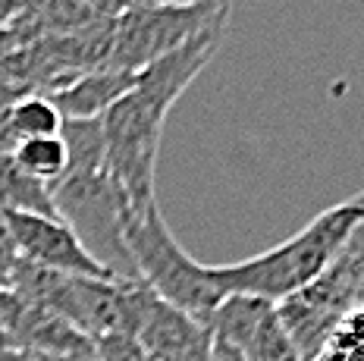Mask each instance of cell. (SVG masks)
Returning <instances> with one entry per match:
<instances>
[{"mask_svg": "<svg viewBox=\"0 0 364 361\" xmlns=\"http://www.w3.org/2000/svg\"><path fill=\"white\" fill-rule=\"evenodd\" d=\"M123 242L129 261L135 267V276L154 292L161 302L179 308L192 320L208 327L210 314L226 298L214 280V267L195 261L173 230L166 227L161 208L148 205L139 214H129L123 223Z\"/></svg>", "mask_w": 364, "mask_h": 361, "instance_id": "7a4b0ae2", "label": "cell"}, {"mask_svg": "<svg viewBox=\"0 0 364 361\" xmlns=\"http://www.w3.org/2000/svg\"><path fill=\"white\" fill-rule=\"evenodd\" d=\"M63 114L48 95H26L6 110L4 126H0V145L13 148L26 139H50L60 135Z\"/></svg>", "mask_w": 364, "mask_h": 361, "instance_id": "7c38bea8", "label": "cell"}, {"mask_svg": "<svg viewBox=\"0 0 364 361\" xmlns=\"http://www.w3.org/2000/svg\"><path fill=\"white\" fill-rule=\"evenodd\" d=\"M0 361H19L16 349H0Z\"/></svg>", "mask_w": 364, "mask_h": 361, "instance_id": "7402d4cb", "label": "cell"}, {"mask_svg": "<svg viewBox=\"0 0 364 361\" xmlns=\"http://www.w3.org/2000/svg\"><path fill=\"white\" fill-rule=\"evenodd\" d=\"M364 308V220L355 223L346 245L330 261L317 280L301 286L299 292L279 298L277 314L286 333L295 343L299 355L311 361L327 343L330 330L346 318L348 311Z\"/></svg>", "mask_w": 364, "mask_h": 361, "instance_id": "3957f363", "label": "cell"}, {"mask_svg": "<svg viewBox=\"0 0 364 361\" xmlns=\"http://www.w3.org/2000/svg\"><path fill=\"white\" fill-rule=\"evenodd\" d=\"M6 227L16 248V258L26 264L57 270V274L95 276V280H117L91 252L79 242V236L66 227L60 217H38V214H6Z\"/></svg>", "mask_w": 364, "mask_h": 361, "instance_id": "52a82bcc", "label": "cell"}, {"mask_svg": "<svg viewBox=\"0 0 364 361\" xmlns=\"http://www.w3.org/2000/svg\"><path fill=\"white\" fill-rule=\"evenodd\" d=\"M232 0H204L195 6H166V4H132L113 22V48L104 70L139 72L164 54L176 50L192 35L217 22H230Z\"/></svg>", "mask_w": 364, "mask_h": 361, "instance_id": "8992f818", "label": "cell"}, {"mask_svg": "<svg viewBox=\"0 0 364 361\" xmlns=\"http://www.w3.org/2000/svg\"><path fill=\"white\" fill-rule=\"evenodd\" d=\"M50 195H54L57 217L79 236L91 258H97L123 280H139L123 242V223L132 208L107 170L63 173V179L50 185Z\"/></svg>", "mask_w": 364, "mask_h": 361, "instance_id": "277c9868", "label": "cell"}, {"mask_svg": "<svg viewBox=\"0 0 364 361\" xmlns=\"http://www.w3.org/2000/svg\"><path fill=\"white\" fill-rule=\"evenodd\" d=\"M226 26H230V22H217V26L204 28V32L192 35L186 44H179L176 50H170V54H164L161 60L148 63L145 70H139L135 72L132 92L170 114V107L179 101V95L186 92V88L201 76L204 66L214 60L220 44H223Z\"/></svg>", "mask_w": 364, "mask_h": 361, "instance_id": "ba28073f", "label": "cell"}, {"mask_svg": "<svg viewBox=\"0 0 364 361\" xmlns=\"http://www.w3.org/2000/svg\"><path fill=\"white\" fill-rule=\"evenodd\" d=\"M311 361H364V308L348 311Z\"/></svg>", "mask_w": 364, "mask_h": 361, "instance_id": "9a60e30c", "label": "cell"}, {"mask_svg": "<svg viewBox=\"0 0 364 361\" xmlns=\"http://www.w3.org/2000/svg\"><path fill=\"white\" fill-rule=\"evenodd\" d=\"M0 210L4 214H38L57 217L50 185L38 183L28 173H22L10 157V148L0 145Z\"/></svg>", "mask_w": 364, "mask_h": 361, "instance_id": "8fae6325", "label": "cell"}, {"mask_svg": "<svg viewBox=\"0 0 364 361\" xmlns=\"http://www.w3.org/2000/svg\"><path fill=\"white\" fill-rule=\"evenodd\" d=\"M104 123V167L123 189L132 214L157 201V161L166 110L141 95L129 92L101 117Z\"/></svg>", "mask_w": 364, "mask_h": 361, "instance_id": "5b68a950", "label": "cell"}, {"mask_svg": "<svg viewBox=\"0 0 364 361\" xmlns=\"http://www.w3.org/2000/svg\"><path fill=\"white\" fill-rule=\"evenodd\" d=\"M214 361H245V358H242L236 349H230L226 343L214 340Z\"/></svg>", "mask_w": 364, "mask_h": 361, "instance_id": "ffe728a7", "label": "cell"}, {"mask_svg": "<svg viewBox=\"0 0 364 361\" xmlns=\"http://www.w3.org/2000/svg\"><path fill=\"white\" fill-rule=\"evenodd\" d=\"M358 220H364V189L321 210L286 242L236 264L214 267V280L226 296L239 292V296H257L277 305L279 298L299 292L330 267V261L339 254Z\"/></svg>", "mask_w": 364, "mask_h": 361, "instance_id": "6da1fadb", "label": "cell"}, {"mask_svg": "<svg viewBox=\"0 0 364 361\" xmlns=\"http://www.w3.org/2000/svg\"><path fill=\"white\" fill-rule=\"evenodd\" d=\"M135 85V72L119 70H91L73 79L70 85L48 95L57 104L63 119H95L104 117L119 97H126Z\"/></svg>", "mask_w": 364, "mask_h": 361, "instance_id": "30bf717a", "label": "cell"}, {"mask_svg": "<svg viewBox=\"0 0 364 361\" xmlns=\"http://www.w3.org/2000/svg\"><path fill=\"white\" fill-rule=\"evenodd\" d=\"M135 340L151 361H214L210 330L157 296L135 330Z\"/></svg>", "mask_w": 364, "mask_h": 361, "instance_id": "9c48e42d", "label": "cell"}, {"mask_svg": "<svg viewBox=\"0 0 364 361\" xmlns=\"http://www.w3.org/2000/svg\"><path fill=\"white\" fill-rule=\"evenodd\" d=\"M95 343V361H151L148 352L139 345L135 336L126 333H107V336H97Z\"/></svg>", "mask_w": 364, "mask_h": 361, "instance_id": "2e32d148", "label": "cell"}, {"mask_svg": "<svg viewBox=\"0 0 364 361\" xmlns=\"http://www.w3.org/2000/svg\"><path fill=\"white\" fill-rule=\"evenodd\" d=\"M16 264V248L10 239V227H6V214L0 210V274L10 276V267Z\"/></svg>", "mask_w": 364, "mask_h": 361, "instance_id": "d6986e66", "label": "cell"}, {"mask_svg": "<svg viewBox=\"0 0 364 361\" xmlns=\"http://www.w3.org/2000/svg\"><path fill=\"white\" fill-rule=\"evenodd\" d=\"M166 6H195V4H204V0H164Z\"/></svg>", "mask_w": 364, "mask_h": 361, "instance_id": "44dd1931", "label": "cell"}, {"mask_svg": "<svg viewBox=\"0 0 364 361\" xmlns=\"http://www.w3.org/2000/svg\"><path fill=\"white\" fill-rule=\"evenodd\" d=\"M95 22H117L132 6V0H82Z\"/></svg>", "mask_w": 364, "mask_h": 361, "instance_id": "ac0fdd59", "label": "cell"}, {"mask_svg": "<svg viewBox=\"0 0 364 361\" xmlns=\"http://www.w3.org/2000/svg\"><path fill=\"white\" fill-rule=\"evenodd\" d=\"M19 361H41V358L32 355V352H19Z\"/></svg>", "mask_w": 364, "mask_h": 361, "instance_id": "603a6c76", "label": "cell"}, {"mask_svg": "<svg viewBox=\"0 0 364 361\" xmlns=\"http://www.w3.org/2000/svg\"><path fill=\"white\" fill-rule=\"evenodd\" d=\"M60 139L66 145V173H97L104 167V123L95 119H63Z\"/></svg>", "mask_w": 364, "mask_h": 361, "instance_id": "4fadbf2b", "label": "cell"}, {"mask_svg": "<svg viewBox=\"0 0 364 361\" xmlns=\"http://www.w3.org/2000/svg\"><path fill=\"white\" fill-rule=\"evenodd\" d=\"M22 311V298L10 289V276L0 274V336L10 343V333H13V323H16ZM13 349V345H10Z\"/></svg>", "mask_w": 364, "mask_h": 361, "instance_id": "e0dca14e", "label": "cell"}, {"mask_svg": "<svg viewBox=\"0 0 364 361\" xmlns=\"http://www.w3.org/2000/svg\"><path fill=\"white\" fill-rule=\"evenodd\" d=\"M13 163L44 185H54L66 173V145L60 135L50 139H26L10 148Z\"/></svg>", "mask_w": 364, "mask_h": 361, "instance_id": "5bb4252c", "label": "cell"}]
</instances>
